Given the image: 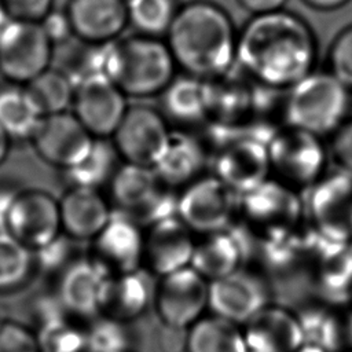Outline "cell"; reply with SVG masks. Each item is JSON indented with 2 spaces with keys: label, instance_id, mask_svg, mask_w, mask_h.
<instances>
[{
  "label": "cell",
  "instance_id": "f6af8a7d",
  "mask_svg": "<svg viewBox=\"0 0 352 352\" xmlns=\"http://www.w3.org/2000/svg\"><path fill=\"white\" fill-rule=\"evenodd\" d=\"M14 21H16V19H14L11 16V14L7 11L6 6L0 0V38L7 32V29L14 23Z\"/></svg>",
  "mask_w": 352,
  "mask_h": 352
},
{
  "label": "cell",
  "instance_id": "74e56055",
  "mask_svg": "<svg viewBox=\"0 0 352 352\" xmlns=\"http://www.w3.org/2000/svg\"><path fill=\"white\" fill-rule=\"evenodd\" d=\"M330 155L341 170L352 173V118L345 120L333 133Z\"/></svg>",
  "mask_w": 352,
  "mask_h": 352
},
{
  "label": "cell",
  "instance_id": "4fadbf2b",
  "mask_svg": "<svg viewBox=\"0 0 352 352\" xmlns=\"http://www.w3.org/2000/svg\"><path fill=\"white\" fill-rule=\"evenodd\" d=\"M73 107V114L98 139L113 136L128 110L126 96L102 73L76 84Z\"/></svg>",
  "mask_w": 352,
  "mask_h": 352
},
{
  "label": "cell",
  "instance_id": "d590c367",
  "mask_svg": "<svg viewBox=\"0 0 352 352\" xmlns=\"http://www.w3.org/2000/svg\"><path fill=\"white\" fill-rule=\"evenodd\" d=\"M330 73L352 92V26L344 29L329 52Z\"/></svg>",
  "mask_w": 352,
  "mask_h": 352
},
{
  "label": "cell",
  "instance_id": "cb8c5ba5",
  "mask_svg": "<svg viewBox=\"0 0 352 352\" xmlns=\"http://www.w3.org/2000/svg\"><path fill=\"white\" fill-rule=\"evenodd\" d=\"M205 162V147L197 138L183 131H170L166 146L153 169L164 184L175 188L201 177Z\"/></svg>",
  "mask_w": 352,
  "mask_h": 352
},
{
  "label": "cell",
  "instance_id": "e575fe53",
  "mask_svg": "<svg viewBox=\"0 0 352 352\" xmlns=\"http://www.w3.org/2000/svg\"><path fill=\"white\" fill-rule=\"evenodd\" d=\"M120 323L102 316L99 322L87 331L88 352H122L128 351V336Z\"/></svg>",
  "mask_w": 352,
  "mask_h": 352
},
{
  "label": "cell",
  "instance_id": "83f0119b",
  "mask_svg": "<svg viewBox=\"0 0 352 352\" xmlns=\"http://www.w3.org/2000/svg\"><path fill=\"white\" fill-rule=\"evenodd\" d=\"M184 352H248V349L242 327L212 314L188 327Z\"/></svg>",
  "mask_w": 352,
  "mask_h": 352
},
{
  "label": "cell",
  "instance_id": "60d3db41",
  "mask_svg": "<svg viewBox=\"0 0 352 352\" xmlns=\"http://www.w3.org/2000/svg\"><path fill=\"white\" fill-rule=\"evenodd\" d=\"M65 260V243L58 236L51 243L37 249V261L45 270L59 267Z\"/></svg>",
  "mask_w": 352,
  "mask_h": 352
},
{
  "label": "cell",
  "instance_id": "5b68a950",
  "mask_svg": "<svg viewBox=\"0 0 352 352\" xmlns=\"http://www.w3.org/2000/svg\"><path fill=\"white\" fill-rule=\"evenodd\" d=\"M110 192L118 213L139 226H151L173 216L176 199L153 168L124 164L110 180Z\"/></svg>",
  "mask_w": 352,
  "mask_h": 352
},
{
  "label": "cell",
  "instance_id": "6da1fadb",
  "mask_svg": "<svg viewBox=\"0 0 352 352\" xmlns=\"http://www.w3.org/2000/svg\"><path fill=\"white\" fill-rule=\"evenodd\" d=\"M315 59L312 30L300 16L282 10L254 15L236 38L238 66L265 88H292L312 72Z\"/></svg>",
  "mask_w": 352,
  "mask_h": 352
},
{
  "label": "cell",
  "instance_id": "9a60e30c",
  "mask_svg": "<svg viewBox=\"0 0 352 352\" xmlns=\"http://www.w3.org/2000/svg\"><path fill=\"white\" fill-rule=\"evenodd\" d=\"M32 139L44 161L67 170L88 155L96 138L73 113L63 111L44 116Z\"/></svg>",
  "mask_w": 352,
  "mask_h": 352
},
{
  "label": "cell",
  "instance_id": "5bb4252c",
  "mask_svg": "<svg viewBox=\"0 0 352 352\" xmlns=\"http://www.w3.org/2000/svg\"><path fill=\"white\" fill-rule=\"evenodd\" d=\"M214 176L238 195L245 194L271 173L267 142L253 136H235L227 140L213 161Z\"/></svg>",
  "mask_w": 352,
  "mask_h": 352
},
{
  "label": "cell",
  "instance_id": "ba28073f",
  "mask_svg": "<svg viewBox=\"0 0 352 352\" xmlns=\"http://www.w3.org/2000/svg\"><path fill=\"white\" fill-rule=\"evenodd\" d=\"M314 234L318 236L351 242L352 236V173L336 170L324 173L308 187L302 202Z\"/></svg>",
  "mask_w": 352,
  "mask_h": 352
},
{
  "label": "cell",
  "instance_id": "1f68e13d",
  "mask_svg": "<svg viewBox=\"0 0 352 352\" xmlns=\"http://www.w3.org/2000/svg\"><path fill=\"white\" fill-rule=\"evenodd\" d=\"M125 6L128 23L150 37L166 34L180 8L176 0H125Z\"/></svg>",
  "mask_w": 352,
  "mask_h": 352
},
{
  "label": "cell",
  "instance_id": "8fae6325",
  "mask_svg": "<svg viewBox=\"0 0 352 352\" xmlns=\"http://www.w3.org/2000/svg\"><path fill=\"white\" fill-rule=\"evenodd\" d=\"M170 129L162 114L147 106L128 107L113 133V146L125 164L153 168L161 157Z\"/></svg>",
  "mask_w": 352,
  "mask_h": 352
},
{
  "label": "cell",
  "instance_id": "44dd1931",
  "mask_svg": "<svg viewBox=\"0 0 352 352\" xmlns=\"http://www.w3.org/2000/svg\"><path fill=\"white\" fill-rule=\"evenodd\" d=\"M150 272L142 268L106 275L99 314L107 319L126 323L139 318L154 298L155 285L150 280Z\"/></svg>",
  "mask_w": 352,
  "mask_h": 352
},
{
  "label": "cell",
  "instance_id": "b9f144b4",
  "mask_svg": "<svg viewBox=\"0 0 352 352\" xmlns=\"http://www.w3.org/2000/svg\"><path fill=\"white\" fill-rule=\"evenodd\" d=\"M238 1L242 4V7H245L248 11L253 12L254 15L279 11L286 3V0H238Z\"/></svg>",
  "mask_w": 352,
  "mask_h": 352
},
{
  "label": "cell",
  "instance_id": "f35d334b",
  "mask_svg": "<svg viewBox=\"0 0 352 352\" xmlns=\"http://www.w3.org/2000/svg\"><path fill=\"white\" fill-rule=\"evenodd\" d=\"M7 11L16 21L41 22L52 10L54 0H1Z\"/></svg>",
  "mask_w": 352,
  "mask_h": 352
},
{
  "label": "cell",
  "instance_id": "681fc988",
  "mask_svg": "<svg viewBox=\"0 0 352 352\" xmlns=\"http://www.w3.org/2000/svg\"><path fill=\"white\" fill-rule=\"evenodd\" d=\"M351 243H352V236H351Z\"/></svg>",
  "mask_w": 352,
  "mask_h": 352
},
{
  "label": "cell",
  "instance_id": "7dc6e473",
  "mask_svg": "<svg viewBox=\"0 0 352 352\" xmlns=\"http://www.w3.org/2000/svg\"><path fill=\"white\" fill-rule=\"evenodd\" d=\"M296 352H326L318 346H314V345H308V344H304L300 349H297Z\"/></svg>",
  "mask_w": 352,
  "mask_h": 352
},
{
  "label": "cell",
  "instance_id": "d6a6232c",
  "mask_svg": "<svg viewBox=\"0 0 352 352\" xmlns=\"http://www.w3.org/2000/svg\"><path fill=\"white\" fill-rule=\"evenodd\" d=\"M34 264L32 249L8 232H0V292L14 290L29 278Z\"/></svg>",
  "mask_w": 352,
  "mask_h": 352
},
{
  "label": "cell",
  "instance_id": "d6986e66",
  "mask_svg": "<svg viewBox=\"0 0 352 352\" xmlns=\"http://www.w3.org/2000/svg\"><path fill=\"white\" fill-rule=\"evenodd\" d=\"M192 234L177 216H169L148 226L143 250L146 271L161 278L190 267L195 248Z\"/></svg>",
  "mask_w": 352,
  "mask_h": 352
},
{
  "label": "cell",
  "instance_id": "bcb514c9",
  "mask_svg": "<svg viewBox=\"0 0 352 352\" xmlns=\"http://www.w3.org/2000/svg\"><path fill=\"white\" fill-rule=\"evenodd\" d=\"M10 139L11 138L7 135V132L0 126V164L6 160V157L8 154Z\"/></svg>",
  "mask_w": 352,
  "mask_h": 352
},
{
  "label": "cell",
  "instance_id": "816d5d0a",
  "mask_svg": "<svg viewBox=\"0 0 352 352\" xmlns=\"http://www.w3.org/2000/svg\"><path fill=\"white\" fill-rule=\"evenodd\" d=\"M349 352H352V351H349Z\"/></svg>",
  "mask_w": 352,
  "mask_h": 352
},
{
  "label": "cell",
  "instance_id": "9c48e42d",
  "mask_svg": "<svg viewBox=\"0 0 352 352\" xmlns=\"http://www.w3.org/2000/svg\"><path fill=\"white\" fill-rule=\"evenodd\" d=\"M239 195L219 177H198L176 199L177 217L195 234L228 228L238 212Z\"/></svg>",
  "mask_w": 352,
  "mask_h": 352
},
{
  "label": "cell",
  "instance_id": "ee69618b",
  "mask_svg": "<svg viewBox=\"0 0 352 352\" xmlns=\"http://www.w3.org/2000/svg\"><path fill=\"white\" fill-rule=\"evenodd\" d=\"M308 6L316 10H336L345 6L349 0H304Z\"/></svg>",
  "mask_w": 352,
  "mask_h": 352
},
{
  "label": "cell",
  "instance_id": "2e32d148",
  "mask_svg": "<svg viewBox=\"0 0 352 352\" xmlns=\"http://www.w3.org/2000/svg\"><path fill=\"white\" fill-rule=\"evenodd\" d=\"M144 232L142 226L113 212L103 230L92 239V261L106 274H122L143 267Z\"/></svg>",
  "mask_w": 352,
  "mask_h": 352
},
{
  "label": "cell",
  "instance_id": "30bf717a",
  "mask_svg": "<svg viewBox=\"0 0 352 352\" xmlns=\"http://www.w3.org/2000/svg\"><path fill=\"white\" fill-rule=\"evenodd\" d=\"M154 305L160 319L170 329H188L204 316L209 304V280L192 267L158 278Z\"/></svg>",
  "mask_w": 352,
  "mask_h": 352
},
{
  "label": "cell",
  "instance_id": "ab89813d",
  "mask_svg": "<svg viewBox=\"0 0 352 352\" xmlns=\"http://www.w3.org/2000/svg\"><path fill=\"white\" fill-rule=\"evenodd\" d=\"M38 23L52 44L63 43L73 34L70 19L63 11L51 10Z\"/></svg>",
  "mask_w": 352,
  "mask_h": 352
},
{
  "label": "cell",
  "instance_id": "8992f818",
  "mask_svg": "<svg viewBox=\"0 0 352 352\" xmlns=\"http://www.w3.org/2000/svg\"><path fill=\"white\" fill-rule=\"evenodd\" d=\"M238 216L245 226L265 241L294 232L302 216V201L296 190L276 179H267L238 198Z\"/></svg>",
  "mask_w": 352,
  "mask_h": 352
},
{
  "label": "cell",
  "instance_id": "ffe728a7",
  "mask_svg": "<svg viewBox=\"0 0 352 352\" xmlns=\"http://www.w3.org/2000/svg\"><path fill=\"white\" fill-rule=\"evenodd\" d=\"M242 327L248 352H296L304 345L297 315L267 305Z\"/></svg>",
  "mask_w": 352,
  "mask_h": 352
},
{
  "label": "cell",
  "instance_id": "f1b7e54d",
  "mask_svg": "<svg viewBox=\"0 0 352 352\" xmlns=\"http://www.w3.org/2000/svg\"><path fill=\"white\" fill-rule=\"evenodd\" d=\"M43 117L26 88L10 87L0 91V126L10 138H33Z\"/></svg>",
  "mask_w": 352,
  "mask_h": 352
},
{
  "label": "cell",
  "instance_id": "3957f363",
  "mask_svg": "<svg viewBox=\"0 0 352 352\" xmlns=\"http://www.w3.org/2000/svg\"><path fill=\"white\" fill-rule=\"evenodd\" d=\"M175 69L168 44L158 37L138 33L104 44L102 73L125 96L162 94L175 78Z\"/></svg>",
  "mask_w": 352,
  "mask_h": 352
},
{
  "label": "cell",
  "instance_id": "8d00e7d4",
  "mask_svg": "<svg viewBox=\"0 0 352 352\" xmlns=\"http://www.w3.org/2000/svg\"><path fill=\"white\" fill-rule=\"evenodd\" d=\"M0 352H40L38 338L15 322H0Z\"/></svg>",
  "mask_w": 352,
  "mask_h": 352
},
{
  "label": "cell",
  "instance_id": "f907efd6",
  "mask_svg": "<svg viewBox=\"0 0 352 352\" xmlns=\"http://www.w3.org/2000/svg\"><path fill=\"white\" fill-rule=\"evenodd\" d=\"M122 352H129V351H122Z\"/></svg>",
  "mask_w": 352,
  "mask_h": 352
},
{
  "label": "cell",
  "instance_id": "603a6c76",
  "mask_svg": "<svg viewBox=\"0 0 352 352\" xmlns=\"http://www.w3.org/2000/svg\"><path fill=\"white\" fill-rule=\"evenodd\" d=\"M60 227L74 239L92 241L107 224L111 209L103 195L88 187H73L59 201Z\"/></svg>",
  "mask_w": 352,
  "mask_h": 352
},
{
  "label": "cell",
  "instance_id": "4dcf8cb0",
  "mask_svg": "<svg viewBox=\"0 0 352 352\" xmlns=\"http://www.w3.org/2000/svg\"><path fill=\"white\" fill-rule=\"evenodd\" d=\"M74 82L59 70L47 69L34 80L26 84V89L34 99L43 116L63 113L74 98Z\"/></svg>",
  "mask_w": 352,
  "mask_h": 352
},
{
  "label": "cell",
  "instance_id": "c3c4849f",
  "mask_svg": "<svg viewBox=\"0 0 352 352\" xmlns=\"http://www.w3.org/2000/svg\"><path fill=\"white\" fill-rule=\"evenodd\" d=\"M346 307L352 311V290H351V293H349V297H348V302H346Z\"/></svg>",
  "mask_w": 352,
  "mask_h": 352
},
{
  "label": "cell",
  "instance_id": "277c9868",
  "mask_svg": "<svg viewBox=\"0 0 352 352\" xmlns=\"http://www.w3.org/2000/svg\"><path fill=\"white\" fill-rule=\"evenodd\" d=\"M349 103L351 91L330 72H311L290 88L285 116L289 126L323 138L346 120Z\"/></svg>",
  "mask_w": 352,
  "mask_h": 352
},
{
  "label": "cell",
  "instance_id": "7c38bea8",
  "mask_svg": "<svg viewBox=\"0 0 352 352\" xmlns=\"http://www.w3.org/2000/svg\"><path fill=\"white\" fill-rule=\"evenodd\" d=\"M52 45L40 23L14 21L0 38V72L28 84L50 69Z\"/></svg>",
  "mask_w": 352,
  "mask_h": 352
},
{
  "label": "cell",
  "instance_id": "e0dca14e",
  "mask_svg": "<svg viewBox=\"0 0 352 352\" xmlns=\"http://www.w3.org/2000/svg\"><path fill=\"white\" fill-rule=\"evenodd\" d=\"M60 230L59 202L54 197L40 190L16 194L8 216V234L37 250L55 241Z\"/></svg>",
  "mask_w": 352,
  "mask_h": 352
},
{
  "label": "cell",
  "instance_id": "4316f807",
  "mask_svg": "<svg viewBox=\"0 0 352 352\" xmlns=\"http://www.w3.org/2000/svg\"><path fill=\"white\" fill-rule=\"evenodd\" d=\"M162 106L168 117L187 124L202 120L212 111L208 80L192 76L173 78L162 91Z\"/></svg>",
  "mask_w": 352,
  "mask_h": 352
},
{
  "label": "cell",
  "instance_id": "ac0fdd59",
  "mask_svg": "<svg viewBox=\"0 0 352 352\" xmlns=\"http://www.w3.org/2000/svg\"><path fill=\"white\" fill-rule=\"evenodd\" d=\"M268 305V290L261 279L242 268L209 282L208 308L213 315L243 326Z\"/></svg>",
  "mask_w": 352,
  "mask_h": 352
},
{
  "label": "cell",
  "instance_id": "52a82bcc",
  "mask_svg": "<svg viewBox=\"0 0 352 352\" xmlns=\"http://www.w3.org/2000/svg\"><path fill=\"white\" fill-rule=\"evenodd\" d=\"M274 179L296 188H308L324 175L327 151L322 138L287 126L267 142Z\"/></svg>",
  "mask_w": 352,
  "mask_h": 352
},
{
  "label": "cell",
  "instance_id": "484cf974",
  "mask_svg": "<svg viewBox=\"0 0 352 352\" xmlns=\"http://www.w3.org/2000/svg\"><path fill=\"white\" fill-rule=\"evenodd\" d=\"M106 274L92 261L73 263L59 282V301L72 314L91 316L99 312Z\"/></svg>",
  "mask_w": 352,
  "mask_h": 352
},
{
  "label": "cell",
  "instance_id": "d4e9b609",
  "mask_svg": "<svg viewBox=\"0 0 352 352\" xmlns=\"http://www.w3.org/2000/svg\"><path fill=\"white\" fill-rule=\"evenodd\" d=\"M243 245L241 235L230 227L205 234L195 241L190 267L209 282L230 275L241 270L245 257Z\"/></svg>",
  "mask_w": 352,
  "mask_h": 352
},
{
  "label": "cell",
  "instance_id": "836d02e7",
  "mask_svg": "<svg viewBox=\"0 0 352 352\" xmlns=\"http://www.w3.org/2000/svg\"><path fill=\"white\" fill-rule=\"evenodd\" d=\"M37 338L40 352H88L87 331L60 319L44 323L43 333Z\"/></svg>",
  "mask_w": 352,
  "mask_h": 352
},
{
  "label": "cell",
  "instance_id": "7bdbcfd3",
  "mask_svg": "<svg viewBox=\"0 0 352 352\" xmlns=\"http://www.w3.org/2000/svg\"><path fill=\"white\" fill-rule=\"evenodd\" d=\"M16 194L12 188L0 187V232H7L8 216Z\"/></svg>",
  "mask_w": 352,
  "mask_h": 352
},
{
  "label": "cell",
  "instance_id": "7a4b0ae2",
  "mask_svg": "<svg viewBox=\"0 0 352 352\" xmlns=\"http://www.w3.org/2000/svg\"><path fill=\"white\" fill-rule=\"evenodd\" d=\"M166 37L176 66L188 76L210 80L234 65L238 34L228 14L213 3L180 7Z\"/></svg>",
  "mask_w": 352,
  "mask_h": 352
},
{
  "label": "cell",
  "instance_id": "f546056e",
  "mask_svg": "<svg viewBox=\"0 0 352 352\" xmlns=\"http://www.w3.org/2000/svg\"><path fill=\"white\" fill-rule=\"evenodd\" d=\"M118 154L113 143L106 139H95L88 155L76 166L67 169V176L73 187H88L98 190L110 182L118 169Z\"/></svg>",
  "mask_w": 352,
  "mask_h": 352
},
{
  "label": "cell",
  "instance_id": "7402d4cb",
  "mask_svg": "<svg viewBox=\"0 0 352 352\" xmlns=\"http://www.w3.org/2000/svg\"><path fill=\"white\" fill-rule=\"evenodd\" d=\"M66 14L73 34L88 44H106L128 25L125 0H70Z\"/></svg>",
  "mask_w": 352,
  "mask_h": 352
}]
</instances>
